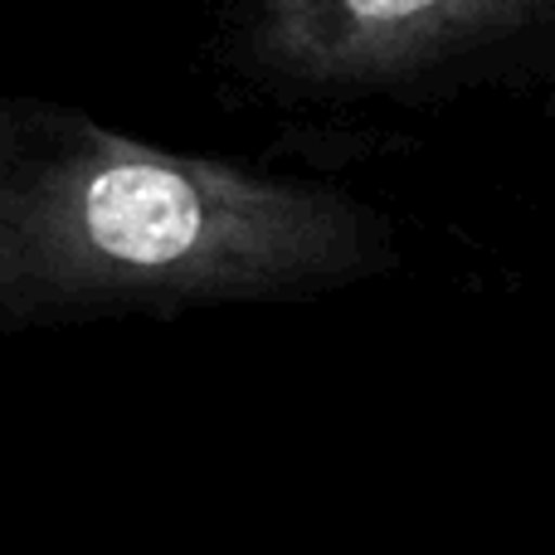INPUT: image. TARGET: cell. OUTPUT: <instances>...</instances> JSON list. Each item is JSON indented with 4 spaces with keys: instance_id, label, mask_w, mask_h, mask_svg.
Here are the masks:
<instances>
[{
    "instance_id": "obj_1",
    "label": "cell",
    "mask_w": 555,
    "mask_h": 555,
    "mask_svg": "<svg viewBox=\"0 0 555 555\" xmlns=\"http://www.w3.org/2000/svg\"><path fill=\"white\" fill-rule=\"evenodd\" d=\"M395 263L341 191L152 146L83 113L0 98V326L287 302Z\"/></svg>"
},
{
    "instance_id": "obj_2",
    "label": "cell",
    "mask_w": 555,
    "mask_h": 555,
    "mask_svg": "<svg viewBox=\"0 0 555 555\" xmlns=\"http://www.w3.org/2000/svg\"><path fill=\"white\" fill-rule=\"evenodd\" d=\"M551 0H259L249 44L302 88H380L521 25Z\"/></svg>"
}]
</instances>
